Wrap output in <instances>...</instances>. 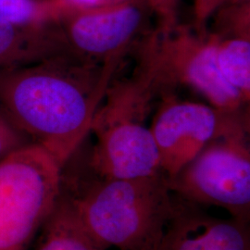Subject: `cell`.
Segmentation results:
<instances>
[{"mask_svg": "<svg viewBox=\"0 0 250 250\" xmlns=\"http://www.w3.org/2000/svg\"><path fill=\"white\" fill-rule=\"evenodd\" d=\"M122 57L104 63L57 54L0 70V106L29 141L63 168L91 132Z\"/></svg>", "mask_w": 250, "mask_h": 250, "instance_id": "obj_1", "label": "cell"}, {"mask_svg": "<svg viewBox=\"0 0 250 250\" xmlns=\"http://www.w3.org/2000/svg\"><path fill=\"white\" fill-rule=\"evenodd\" d=\"M164 173L145 178L93 180L68 195L91 236L106 250H154L175 210Z\"/></svg>", "mask_w": 250, "mask_h": 250, "instance_id": "obj_2", "label": "cell"}, {"mask_svg": "<svg viewBox=\"0 0 250 250\" xmlns=\"http://www.w3.org/2000/svg\"><path fill=\"white\" fill-rule=\"evenodd\" d=\"M153 96L136 77L109 86L91 126L97 137L90 166L103 179L131 180L163 173L150 128L144 125Z\"/></svg>", "mask_w": 250, "mask_h": 250, "instance_id": "obj_3", "label": "cell"}, {"mask_svg": "<svg viewBox=\"0 0 250 250\" xmlns=\"http://www.w3.org/2000/svg\"><path fill=\"white\" fill-rule=\"evenodd\" d=\"M140 52L137 73L155 95L186 86L224 111L241 112L247 105L219 71L214 37L206 29L180 23L168 31L157 28L144 39Z\"/></svg>", "mask_w": 250, "mask_h": 250, "instance_id": "obj_4", "label": "cell"}, {"mask_svg": "<svg viewBox=\"0 0 250 250\" xmlns=\"http://www.w3.org/2000/svg\"><path fill=\"white\" fill-rule=\"evenodd\" d=\"M62 169L35 144L0 161V250H28L61 194Z\"/></svg>", "mask_w": 250, "mask_h": 250, "instance_id": "obj_5", "label": "cell"}, {"mask_svg": "<svg viewBox=\"0 0 250 250\" xmlns=\"http://www.w3.org/2000/svg\"><path fill=\"white\" fill-rule=\"evenodd\" d=\"M250 130L237 131L207 145L172 177L170 192L192 204L214 206L250 224Z\"/></svg>", "mask_w": 250, "mask_h": 250, "instance_id": "obj_6", "label": "cell"}, {"mask_svg": "<svg viewBox=\"0 0 250 250\" xmlns=\"http://www.w3.org/2000/svg\"><path fill=\"white\" fill-rule=\"evenodd\" d=\"M241 112H228L199 102L168 99L152 122L161 168L167 178L192 161L207 145L226 134L250 130Z\"/></svg>", "mask_w": 250, "mask_h": 250, "instance_id": "obj_7", "label": "cell"}, {"mask_svg": "<svg viewBox=\"0 0 250 250\" xmlns=\"http://www.w3.org/2000/svg\"><path fill=\"white\" fill-rule=\"evenodd\" d=\"M145 0L64 12L59 23L70 53L93 62L123 57L142 34L149 13Z\"/></svg>", "mask_w": 250, "mask_h": 250, "instance_id": "obj_8", "label": "cell"}, {"mask_svg": "<svg viewBox=\"0 0 250 250\" xmlns=\"http://www.w3.org/2000/svg\"><path fill=\"white\" fill-rule=\"evenodd\" d=\"M154 250H250L249 223L208 214L175 198V210Z\"/></svg>", "mask_w": 250, "mask_h": 250, "instance_id": "obj_9", "label": "cell"}, {"mask_svg": "<svg viewBox=\"0 0 250 250\" xmlns=\"http://www.w3.org/2000/svg\"><path fill=\"white\" fill-rule=\"evenodd\" d=\"M69 52L59 21L45 24L0 22V70L27 66Z\"/></svg>", "mask_w": 250, "mask_h": 250, "instance_id": "obj_10", "label": "cell"}, {"mask_svg": "<svg viewBox=\"0 0 250 250\" xmlns=\"http://www.w3.org/2000/svg\"><path fill=\"white\" fill-rule=\"evenodd\" d=\"M36 250H105L81 222L67 194H61L42 226Z\"/></svg>", "mask_w": 250, "mask_h": 250, "instance_id": "obj_11", "label": "cell"}, {"mask_svg": "<svg viewBox=\"0 0 250 250\" xmlns=\"http://www.w3.org/2000/svg\"><path fill=\"white\" fill-rule=\"evenodd\" d=\"M214 37L216 62L225 82L242 99H250V36H221Z\"/></svg>", "mask_w": 250, "mask_h": 250, "instance_id": "obj_12", "label": "cell"}, {"mask_svg": "<svg viewBox=\"0 0 250 250\" xmlns=\"http://www.w3.org/2000/svg\"><path fill=\"white\" fill-rule=\"evenodd\" d=\"M64 13L57 0H0V22L45 24L59 21Z\"/></svg>", "mask_w": 250, "mask_h": 250, "instance_id": "obj_13", "label": "cell"}, {"mask_svg": "<svg viewBox=\"0 0 250 250\" xmlns=\"http://www.w3.org/2000/svg\"><path fill=\"white\" fill-rule=\"evenodd\" d=\"M29 144L32 143L0 106V161Z\"/></svg>", "mask_w": 250, "mask_h": 250, "instance_id": "obj_14", "label": "cell"}, {"mask_svg": "<svg viewBox=\"0 0 250 250\" xmlns=\"http://www.w3.org/2000/svg\"><path fill=\"white\" fill-rule=\"evenodd\" d=\"M150 13L158 20V29L168 31L179 24L181 0H145Z\"/></svg>", "mask_w": 250, "mask_h": 250, "instance_id": "obj_15", "label": "cell"}, {"mask_svg": "<svg viewBox=\"0 0 250 250\" xmlns=\"http://www.w3.org/2000/svg\"><path fill=\"white\" fill-rule=\"evenodd\" d=\"M223 0H193L195 26L206 29L208 19L211 18Z\"/></svg>", "mask_w": 250, "mask_h": 250, "instance_id": "obj_16", "label": "cell"}, {"mask_svg": "<svg viewBox=\"0 0 250 250\" xmlns=\"http://www.w3.org/2000/svg\"><path fill=\"white\" fill-rule=\"evenodd\" d=\"M64 9V12L71 10L96 9L116 5L129 0H57Z\"/></svg>", "mask_w": 250, "mask_h": 250, "instance_id": "obj_17", "label": "cell"}]
</instances>
